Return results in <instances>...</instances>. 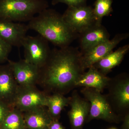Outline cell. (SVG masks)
Instances as JSON below:
<instances>
[{"label":"cell","mask_w":129,"mask_h":129,"mask_svg":"<svg viewBox=\"0 0 129 129\" xmlns=\"http://www.w3.org/2000/svg\"><path fill=\"white\" fill-rule=\"evenodd\" d=\"M29 29L27 24L0 19V39L12 47H22Z\"/></svg>","instance_id":"obj_11"},{"label":"cell","mask_w":129,"mask_h":129,"mask_svg":"<svg viewBox=\"0 0 129 129\" xmlns=\"http://www.w3.org/2000/svg\"><path fill=\"white\" fill-rule=\"evenodd\" d=\"M109 129H117L115 128H110Z\"/></svg>","instance_id":"obj_26"},{"label":"cell","mask_w":129,"mask_h":129,"mask_svg":"<svg viewBox=\"0 0 129 129\" xmlns=\"http://www.w3.org/2000/svg\"><path fill=\"white\" fill-rule=\"evenodd\" d=\"M49 129H65L64 127L58 122V120H53L51 122Z\"/></svg>","instance_id":"obj_24"},{"label":"cell","mask_w":129,"mask_h":129,"mask_svg":"<svg viewBox=\"0 0 129 129\" xmlns=\"http://www.w3.org/2000/svg\"><path fill=\"white\" fill-rule=\"evenodd\" d=\"M80 52L70 46L55 48L45 65L40 69L38 83L46 90L63 95L75 87V84L84 71L81 67Z\"/></svg>","instance_id":"obj_1"},{"label":"cell","mask_w":129,"mask_h":129,"mask_svg":"<svg viewBox=\"0 0 129 129\" xmlns=\"http://www.w3.org/2000/svg\"><path fill=\"white\" fill-rule=\"evenodd\" d=\"M87 72H84L78 79L75 87L93 88L102 92L107 88L111 78L103 74L96 68L91 66Z\"/></svg>","instance_id":"obj_15"},{"label":"cell","mask_w":129,"mask_h":129,"mask_svg":"<svg viewBox=\"0 0 129 129\" xmlns=\"http://www.w3.org/2000/svg\"><path fill=\"white\" fill-rule=\"evenodd\" d=\"M19 86L9 63L0 67V100L11 106Z\"/></svg>","instance_id":"obj_14"},{"label":"cell","mask_w":129,"mask_h":129,"mask_svg":"<svg viewBox=\"0 0 129 129\" xmlns=\"http://www.w3.org/2000/svg\"><path fill=\"white\" fill-rule=\"evenodd\" d=\"M12 47L0 39V62L8 60V56Z\"/></svg>","instance_id":"obj_21"},{"label":"cell","mask_w":129,"mask_h":129,"mask_svg":"<svg viewBox=\"0 0 129 129\" xmlns=\"http://www.w3.org/2000/svg\"><path fill=\"white\" fill-rule=\"evenodd\" d=\"M113 0H96L93 10L97 23L102 24L103 18L109 16L113 12Z\"/></svg>","instance_id":"obj_20"},{"label":"cell","mask_w":129,"mask_h":129,"mask_svg":"<svg viewBox=\"0 0 129 129\" xmlns=\"http://www.w3.org/2000/svg\"><path fill=\"white\" fill-rule=\"evenodd\" d=\"M129 36L128 33L117 34L112 39L80 52L81 64L83 71L85 72L86 70L111 53L121 41L128 38Z\"/></svg>","instance_id":"obj_8"},{"label":"cell","mask_w":129,"mask_h":129,"mask_svg":"<svg viewBox=\"0 0 129 129\" xmlns=\"http://www.w3.org/2000/svg\"><path fill=\"white\" fill-rule=\"evenodd\" d=\"M48 7L46 0H0V19L14 22L29 21Z\"/></svg>","instance_id":"obj_3"},{"label":"cell","mask_w":129,"mask_h":129,"mask_svg":"<svg viewBox=\"0 0 129 129\" xmlns=\"http://www.w3.org/2000/svg\"><path fill=\"white\" fill-rule=\"evenodd\" d=\"M129 50V44L125 45L114 51L111 52L92 66L107 75L113 68L121 63Z\"/></svg>","instance_id":"obj_17"},{"label":"cell","mask_w":129,"mask_h":129,"mask_svg":"<svg viewBox=\"0 0 129 129\" xmlns=\"http://www.w3.org/2000/svg\"><path fill=\"white\" fill-rule=\"evenodd\" d=\"M81 92L90 104L86 121L102 119L107 122L118 123L120 120L119 116L113 110L107 95L91 88L83 87Z\"/></svg>","instance_id":"obj_4"},{"label":"cell","mask_w":129,"mask_h":129,"mask_svg":"<svg viewBox=\"0 0 129 129\" xmlns=\"http://www.w3.org/2000/svg\"><path fill=\"white\" fill-rule=\"evenodd\" d=\"M62 15L70 28L78 35L97 23L93 8L86 5L68 7Z\"/></svg>","instance_id":"obj_7"},{"label":"cell","mask_w":129,"mask_h":129,"mask_svg":"<svg viewBox=\"0 0 129 129\" xmlns=\"http://www.w3.org/2000/svg\"><path fill=\"white\" fill-rule=\"evenodd\" d=\"M107 88L109 102L115 113L122 115L129 112V77L127 74L118 75L111 79Z\"/></svg>","instance_id":"obj_5"},{"label":"cell","mask_w":129,"mask_h":129,"mask_svg":"<svg viewBox=\"0 0 129 129\" xmlns=\"http://www.w3.org/2000/svg\"><path fill=\"white\" fill-rule=\"evenodd\" d=\"M12 107L6 103L0 100V125Z\"/></svg>","instance_id":"obj_23"},{"label":"cell","mask_w":129,"mask_h":129,"mask_svg":"<svg viewBox=\"0 0 129 129\" xmlns=\"http://www.w3.org/2000/svg\"><path fill=\"white\" fill-rule=\"evenodd\" d=\"M122 129H129V113L125 114L124 115L123 122L122 125Z\"/></svg>","instance_id":"obj_25"},{"label":"cell","mask_w":129,"mask_h":129,"mask_svg":"<svg viewBox=\"0 0 129 129\" xmlns=\"http://www.w3.org/2000/svg\"><path fill=\"white\" fill-rule=\"evenodd\" d=\"M1 129H27L23 114L12 108L0 125Z\"/></svg>","instance_id":"obj_19"},{"label":"cell","mask_w":129,"mask_h":129,"mask_svg":"<svg viewBox=\"0 0 129 129\" xmlns=\"http://www.w3.org/2000/svg\"><path fill=\"white\" fill-rule=\"evenodd\" d=\"M8 61L19 86H36L39 79L40 69L27 62L24 59L18 61L10 60H8Z\"/></svg>","instance_id":"obj_10"},{"label":"cell","mask_w":129,"mask_h":129,"mask_svg":"<svg viewBox=\"0 0 129 129\" xmlns=\"http://www.w3.org/2000/svg\"><path fill=\"white\" fill-rule=\"evenodd\" d=\"M48 95L38 90L36 86H19L11 106L22 112L41 107H47Z\"/></svg>","instance_id":"obj_9"},{"label":"cell","mask_w":129,"mask_h":129,"mask_svg":"<svg viewBox=\"0 0 129 129\" xmlns=\"http://www.w3.org/2000/svg\"><path fill=\"white\" fill-rule=\"evenodd\" d=\"M46 107H41L23 112L27 129H49L53 120Z\"/></svg>","instance_id":"obj_16"},{"label":"cell","mask_w":129,"mask_h":129,"mask_svg":"<svg viewBox=\"0 0 129 129\" xmlns=\"http://www.w3.org/2000/svg\"><path fill=\"white\" fill-rule=\"evenodd\" d=\"M110 35L102 24H95L79 35L80 52L110 39Z\"/></svg>","instance_id":"obj_13"},{"label":"cell","mask_w":129,"mask_h":129,"mask_svg":"<svg viewBox=\"0 0 129 129\" xmlns=\"http://www.w3.org/2000/svg\"><path fill=\"white\" fill-rule=\"evenodd\" d=\"M87 0H52V4L55 5L59 3H63L68 7H76L86 5Z\"/></svg>","instance_id":"obj_22"},{"label":"cell","mask_w":129,"mask_h":129,"mask_svg":"<svg viewBox=\"0 0 129 129\" xmlns=\"http://www.w3.org/2000/svg\"><path fill=\"white\" fill-rule=\"evenodd\" d=\"M70 97L67 98L58 93L47 96V109L53 120H58L60 113L65 107L69 105Z\"/></svg>","instance_id":"obj_18"},{"label":"cell","mask_w":129,"mask_h":129,"mask_svg":"<svg viewBox=\"0 0 129 129\" xmlns=\"http://www.w3.org/2000/svg\"><path fill=\"white\" fill-rule=\"evenodd\" d=\"M22 47L24 49V60L40 69L45 64L51 51L48 42L40 35L26 36Z\"/></svg>","instance_id":"obj_6"},{"label":"cell","mask_w":129,"mask_h":129,"mask_svg":"<svg viewBox=\"0 0 129 129\" xmlns=\"http://www.w3.org/2000/svg\"><path fill=\"white\" fill-rule=\"evenodd\" d=\"M68 115L72 129H83L89 112V102L74 90L70 97Z\"/></svg>","instance_id":"obj_12"},{"label":"cell","mask_w":129,"mask_h":129,"mask_svg":"<svg viewBox=\"0 0 129 129\" xmlns=\"http://www.w3.org/2000/svg\"><path fill=\"white\" fill-rule=\"evenodd\" d=\"M29 29L34 30L39 35L59 48L69 46L79 35L70 28L62 15L53 9L43 10L29 21Z\"/></svg>","instance_id":"obj_2"}]
</instances>
